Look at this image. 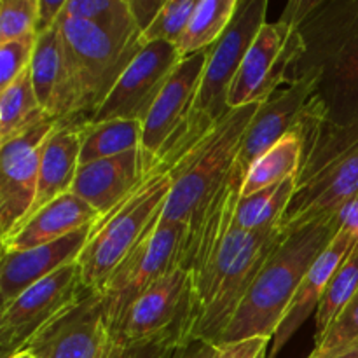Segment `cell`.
<instances>
[{
    "label": "cell",
    "mask_w": 358,
    "mask_h": 358,
    "mask_svg": "<svg viewBox=\"0 0 358 358\" xmlns=\"http://www.w3.org/2000/svg\"><path fill=\"white\" fill-rule=\"evenodd\" d=\"M217 346L210 345V343L196 339V341H189L182 345L177 350L173 358H213L215 357Z\"/></svg>",
    "instance_id": "cell-39"
},
{
    "label": "cell",
    "mask_w": 358,
    "mask_h": 358,
    "mask_svg": "<svg viewBox=\"0 0 358 358\" xmlns=\"http://www.w3.org/2000/svg\"><path fill=\"white\" fill-rule=\"evenodd\" d=\"M269 346H271V341L266 338L224 343V345L217 346L213 358H268Z\"/></svg>",
    "instance_id": "cell-36"
},
{
    "label": "cell",
    "mask_w": 358,
    "mask_h": 358,
    "mask_svg": "<svg viewBox=\"0 0 358 358\" xmlns=\"http://www.w3.org/2000/svg\"><path fill=\"white\" fill-rule=\"evenodd\" d=\"M114 338L103 301L90 292L83 301L42 329L24 350L35 358H108Z\"/></svg>",
    "instance_id": "cell-16"
},
{
    "label": "cell",
    "mask_w": 358,
    "mask_h": 358,
    "mask_svg": "<svg viewBox=\"0 0 358 358\" xmlns=\"http://www.w3.org/2000/svg\"><path fill=\"white\" fill-rule=\"evenodd\" d=\"M297 135L303 140V159L296 192L280 222L282 234L338 215L358 196V121L332 124L315 100Z\"/></svg>",
    "instance_id": "cell-3"
},
{
    "label": "cell",
    "mask_w": 358,
    "mask_h": 358,
    "mask_svg": "<svg viewBox=\"0 0 358 358\" xmlns=\"http://www.w3.org/2000/svg\"><path fill=\"white\" fill-rule=\"evenodd\" d=\"M303 51L299 28L278 20L259 30L229 93V108L262 103L290 83V72Z\"/></svg>",
    "instance_id": "cell-12"
},
{
    "label": "cell",
    "mask_w": 358,
    "mask_h": 358,
    "mask_svg": "<svg viewBox=\"0 0 358 358\" xmlns=\"http://www.w3.org/2000/svg\"><path fill=\"white\" fill-rule=\"evenodd\" d=\"M152 171L140 147L121 156L79 166L70 192L79 196L91 208L105 217L122 199L128 198Z\"/></svg>",
    "instance_id": "cell-20"
},
{
    "label": "cell",
    "mask_w": 358,
    "mask_h": 358,
    "mask_svg": "<svg viewBox=\"0 0 358 358\" xmlns=\"http://www.w3.org/2000/svg\"><path fill=\"white\" fill-rule=\"evenodd\" d=\"M358 292V241L353 250L346 255L343 264L334 273L329 282L322 303L317 310V324H315V339L320 338L339 317L343 310L348 306L350 301Z\"/></svg>",
    "instance_id": "cell-30"
},
{
    "label": "cell",
    "mask_w": 358,
    "mask_h": 358,
    "mask_svg": "<svg viewBox=\"0 0 358 358\" xmlns=\"http://www.w3.org/2000/svg\"><path fill=\"white\" fill-rule=\"evenodd\" d=\"M35 94L30 69L0 91V145L48 121Z\"/></svg>",
    "instance_id": "cell-24"
},
{
    "label": "cell",
    "mask_w": 358,
    "mask_h": 358,
    "mask_svg": "<svg viewBox=\"0 0 358 358\" xmlns=\"http://www.w3.org/2000/svg\"><path fill=\"white\" fill-rule=\"evenodd\" d=\"M63 16L86 21L121 37L142 34L136 28L128 0H66Z\"/></svg>",
    "instance_id": "cell-29"
},
{
    "label": "cell",
    "mask_w": 358,
    "mask_h": 358,
    "mask_svg": "<svg viewBox=\"0 0 358 358\" xmlns=\"http://www.w3.org/2000/svg\"><path fill=\"white\" fill-rule=\"evenodd\" d=\"M296 178L259 191L248 198H240L234 210V220L245 231H266L280 227L283 215L296 192Z\"/></svg>",
    "instance_id": "cell-27"
},
{
    "label": "cell",
    "mask_w": 358,
    "mask_h": 358,
    "mask_svg": "<svg viewBox=\"0 0 358 358\" xmlns=\"http://www.w3.org/2000/svg\"><path fill=\"white\" fill-rule=\"evenodd\" d=\"M77 262L58 269L28 287L7 306L0 308V357L21 352L31 339L90 294Z\"/></svg>",
    "instance_id": "cell-11"
},
{
    "label": "cell",
    "mask_w": 358,
    "mask_h": 358,
    "mask_svg": "<svg viewBox=\"0 0 358 358\" xmlns=\"http://www.w3.org/2000/svg\"><path fill=\"white\" fill-rule=\"evenodd\" d=\"M301 159H303V140L297 133H290L252 164L243 178L240 198H248L255 192L282 184L287 178L297 177Z\"/></svg>",
    "instance_id": "cell-25"
},
{
    "label": "cell",
    "mask_w": 358,
    "mask_h": 358,
    "mask_svg": "<svg viewBox=\"0 0 358 358\" xmlns=\"http://www.w3.org/2000/svg\"><path fill=\"white\" fill-rule=\"evenodd\" d=\"M56 124L48 119L0 145V238L13 233L34 205L42 147Z\"/></svg>",
    "instance_id": "cell-15"
},
{
    "label": "cell",
    "mask_w": 358,
    "mask_h": 358,
    "mask_svg": "<svg viewBox=\"0 0 358 358\" xmlns=\"http://www.w3.org/2000/svg\"><path fill=\"white\" fill-rule=\"evenodd\" d=\"M245 175L233 166L229 177L191 226L184 268L191 280L184 345H220L241 301L283 234L280 227L245 231L234 220Z\"/></svg>",
    "instance_id": "cell-1"
},
{
    "label": "cell",
    "mask_w": 358,
    "mask_h": 358,
    "mask_svg": "<svg viewBox=\"0 0 358 358\" xmlns=\"http://www.w3.org/2000/svg\"><path fill=\"white\" fill-rule=\"evenodd\" d=\"M358 345V292L348 306L332 322L331 327L315 339V350L310 358H334Z\"/></svg>",
    "instance_id": "cell-31"
},
{
    "label": "cell",
    "mask_w": 358,
    "mask_h": 358,
    "mask_svg": "<svg viewBox=\"0 0 358 358\" xmlns=\"http://www.w3.org/2000/svg\"><path fill=\"white\" fill-rule=\"evenodd\" d=\"M65 3L66 0H38V17L35 34L41 35L55 28L58 24L59 17H62Z\"/></svg>",
    "instance_id": "cell-38"
},
{
    "label": "cell",
    "mask_w": 358,
    "mask_h": 358,
    "mask_svg": "<svg viewBox=\"0 0 358 358\" xmlns=\"http://www.w3.org/2000/svg\"><path fill=\"white\" fill-rule=\"evenodd\" d=\"M208 55L210 48L180 59L143 121L142 150L150 170L159 164L175 168L182 161V143Z\"/></svg>",
    "instance_id": "cell-10"
},
{
    "label": "cell",
    "mask_w": 358,
    "mask_h": 358,
    "mask_svg": "<svg viewBox=\"0 0 358 358\" xmlns=\"http://www.w3.org/2000/svg\"><path fill=\"white\" fill-rule=\"evenodd\" d=\"M180 59L182 55L175 44H143L103 103L87 121L98 124L114 119H129L143 124Z\"/></svg>",
    "instance_id": "cell-13"
},
{
    "label": "cell",
    "mask_w": 358,
    "mask_h": 358,
    "mask_svg": "<svg viewBox=\"0 0 358 358\" xmlns=\"http://www.w3.org/2000/svg\"><path fill=\"white\" fill-rule=\"evenodd\" d=\"M9 358H35L34 353L28 352V350H21V352L14 353V355H10Z\"/></svg>",
    "instance_id": "cell-41"
},
{
    "label": "cell",
    "mask_w": 358,
    "mask_h": 358,
    "mask_svg": "<svg viewBox=\"0 0 358 358\" xmlns=\"http://www.w3.org/2000/svg\"><path fill=\"white\" fill-rule=\"evenodd\" d=\"M191 227L187 224L156 226L143 236L135 250L119 264L98 294L103 301L112 338L117 334L129 306L145 294L157 280L184 264Z\"/></svg>",
    "instance_id": "cell-9"
},
{
    "label": "cell",
    "mask_w": 358,
    "mask_h": 358,
    "mask_svg": "<svg viewBox=\"0 0 358 358\" xmlns=\"http://www.w3.org/2000/svg\"><path fill=\"white\" fill-rule=\"evenodd\" d=\"M30 72L37 100L48 117L56 121L84 117L79 87L58 24L37 35Z\"/></svg>",
    "instance_id": "cell-18"
},
{
    "label": "cell",
    "mask_w": 358,
    "mask_h": 358,
    "mask_svg": "<svg viewBox=\"0 0 358 358\" xmlns=\"http://www.w3.org/2000/svg\"><path fill=\"white\" fill-rule=\"evenodd\" d=\"M84 122H86V117L58 121L55 129L45 138L41 156L37 194H35V201L27 219L55 201L56 198L72 191L77 171H79Z\"/></svg>",
    "instance_id": "cell-23"
},
{
    "label": "cell",
    "mask_w": 358,
    "mask_h": 358,
    "mask_svg": "<svg viewBox=\"0 0 358 358\" xmlns=\"http://www.w3.org/2000/svg\"><path fill=\"white\" fill-rule=\"evenodd\" d=\"M315 100L313 76H303L294 83L280 87L266 101L259 103L252 117L240 152L236 157L238 171L247 175L252 164L264 156L271 147L290 133H297L299 126L310 114Z\"/></svg>",
    "instance_id": "cell-17"
},
{
    "label": "cell",
    "mask_w": 358,
    "mask_h": 358,
    "mask_svg": "<svg viewBox=\"0 0 358 358\" xmlns=\"http://www.w3.org/2000/svg\"><path fill=\"white\" fill-rule=\"evenodd\" d=\"M196 3V0H166L152 24L142 34L143 44L168 42L178 45L187 30Z\"/></svg>",
    "instance_id": "cell-32"
},
{
    "label": "cell",
    "mask_w": 358,
    "mask_h": 358,
    "mask_svg": "<svg viewBox=\"0 0 358 358\" xmlns=\"http://www.w3.org/2000/svg\"><path fill=\"white\" fill-rule=\"evenodd\" d=\"M339 227L338 215H332L283 234L241 301L220 345L252 338L273 341L301 282L318 255L334 240Z\"/></svg>",
    "instance_id": "cell-4"
},
{
    "label": "cell",
    "mask_w": 358,
    "mask_h": 358,
    "mask_svg": "<svg viewBox=\"0 0 358 358\" xmlns=\"http://www.w3.org/2000/svg\"><path fill=\"white\" fill-rule=\"evenodd\" d=\"M35 45H37V34H28L0 44V91L6 90L30 69Z\"/></svg>",
    "instance_id": "cell-34"
},
{
    "label": "cell",
    "mask_w": 358,
    "mask_h": 358,
    "mask_svg": "<svg viewBox=\"0 0 358 358\" xmlns=\"http://www.w3.org/2000/svg\"><path fill=\"white\" fill-rule=\"evenodd\" d=\"M142 147V122L114 119L93 124L86 119L83 128L79 166L107 157L121 156Z\"/></svg>",
    "instance_id": "cell-26"
},
{
    "label": "cell",
    "mask_w": 358,
    "mask_h": 358,
    "mask_svg": "<svg viewBox=\"0 0 358 358\" xmlns=\"http://www.w3.org/2000/svg\"><path fill=\"white\" fill-rule=\"evenodd\" d=\"M189 297V271L184 266H178L129 306L114 336V345H133L154 339H177L184 345Z\"/></svg>",
    "instance_id": "cell-14"
},
{
    "label": "cell",
    "mask_w": 358,
    "mask_h": 358,
    "mask_svg": "<svg viewBox=\"0 0 358 358\" xmlns=\"http://www.w3.org/2000/svg\"><path fill=\"white\" fill-rule=\"evenodd\" d=\"M173 187V166L159 164L128 198L93 226L77 264L83 283L100 292L112 273L156 226Z\"/></svg>",
    "instance_id": "cell-5"
},
{
    "label": "cell",
    "mask_w": 358,
    "mask_h": 358,
    "mask_svg": "<svg viewBox=\"0 0 358 358\" xmlns=\"http://www.w3.org/2000/svg\"><path fill=\"white\" fill-rule=\"evenodd\" d=\"M238 2L240 0H199L177 45L182 58L212 48L233 21Z\"/></svg>",
    "instance_id": "cell-28"
},
{
    "label": "cell",
    "mask_w": 358,
    "mask_h": 358,
    "mask_svg": "<svg viewBox=\"0 0 358 358\" xmlns=\"http://www.w3.org/2000/svg\"><path fill=\"white\" fill-rule=\"evenodd\" d=\"M58 27L79 87L80 110L90 119L143 48L142 34L121 37L63 14Z\"/></svg>",
    "instance_id": "cell-8"
},
{
    "label": "cell",
    "mask_w": 358,
    "mask_h": 358,
    "mask_svg": "<svg viewBox=\"0 0 358 358\" xmlns=\"http://www.w3.org/2000/svg\"><path fill=\"white\" fill-rule=\"evenodd\" d=\"M257 108L259 103L233 108L217 128L173 168V187L159 222L187 224L191 227L198 220L210 199L229 177L245 131Z\"/></svg>",
    "instance_id": "cell-6"
},
{
    "label": "cell",
    "mask_w": 358,
    "mask_h": 358,
    "mask_svg": "<svg viewBox=\"0 0 358 358\" xmlns=\"http://www.w3.org/2000/svg\"><path fill=\"white\" fill-rule=\"evenodd\" d=\"M38 0H0V44L35 34Z\"/></svg>",
    "instance_id": "cell-33"
},
{
    "label": "cell",
    "mask_w": 358,
    "mask_h": 358,
    "mask_svg": "<svg viewBox=\"0 0 358 358\" xmlns=\"http://www.w3.org/2000/svg\"><path fill=\"white\" fill-rule=\"evenodd\" d=\"M297 28L303 51L290 83L313 76L315 100L325 121L338 126L358 121V0H317Z\"/></svg>",
    "instance_id": "cell-2"
},
{
    "label": "cell",
    "mask_w": 358,
    "mask_h": 358,
    "mask_svg": "<svg viewBox=\"0 0 358 358\" xmlns=\"http://www.w3.org/2000/svg\"><path fill=\"white\" fill-rule=\"evenodd\" d=\"M358 241V234L353 231L339 227L338 234L334 240L327 245L324 252L317 257L310 271L301 282L285 317L280 322L278 329L275 332L271 346H269L268 358H276L280 352L285 348L287 343L294 338L297 331L304 325L311 313H317L318 306L322 303L325 290H327L329 282L332 280L334 273L338 271L339 266L346 259V255L353 250L355 243Z\"/></svg>",
    "instance_id": "cell-21"
},
{
    "label": "cell",
    "mask_w": 358,
    "mask_h": 358,
    "mask_svg": "<svg viewBox=\"0 0 358 358\" xmlns=\"http://www.w3.org/2000/svg\"><path fill=\"white\" fill-rule=\"evenodd\" d=\"M182 343L177 339H154V341L114 345L108 358H173Z\"/></svg>",
    "instance_id": "cell-35"
},
{
    "label": "cell",
    "mask_w": 358,
    "mask_h": 358,
    "mask_svg": "<svg viewBox=\"0 0 358 358\" xmlns=\"http://www.w3.org/2000/svg\"><path fill=\"white\" fill-rule=\"evenodd\" d=\"M101 215L73 192L59 196L2 238V252H21L52 243L100 222Z\"/></svg>",
    "instance_id": "cell-22"
},
{
    "label": "cell",
    "mask_w": 358,
    "mask_h": 358,
    "mask_svg": "<svg viewBox=\"0 0 358 358\" xmlns=\"http://www.w3.org/2000/svg\"><path fill=\"white\" fill-rule=\"evenodd\" d=\"M93 226L76 231L52 243L21 252H2L0 261V308L7 306L28 287L48 278L58 269L77 262Z\"/></svg>",
    "instance_id": "cell-19"
},
{
    "label": "cell",
    "mask_w": 358,
    "mask_h": 358,
    "mask_svg": "<svg viewBox=\"0 0 358 358\" xmlns=\"http://www.w3.org/2000/svg\"><path fill=\"white\" fill-rule=\"evenodd\" d=\"M164 2H166V0H128L133 20H135L136 28H138L142 34L152 24V21L156 20L159 10L163 9Z\"/></svg>",
    "instance_id": "cell-37"
},
{
    "label": "cell",
    "mask_w": 358,
    "mask_h": 358,
    "mask_svg": "<svg viewBox=\"0 0 358 358\" xmlns=\"http://www.w3.org/2000/svg\"><path fill=\"white\" fill-rule=\"evenodd\" d=\"M268 0H240L233 21L210 48L182 143V159L229 114V93L241 63L266 23Z\"/></svg>",
    "instance_id": "cell-7"
},
{
    "label": "cell",
    "mask_w": 358,
    "mask_h": 358,
    "mask_svg": "<svg viewBox=\"0 0 358 358\" xmlns=\"http://www.w3.org/2000/svg\"><path fill=\"white\" fill-rule=\"evenodd\" d=\"M334 358H358V345L355 346V348L348 350V352L341 353V355H338V357H334Z\"/></svg>",
    "instance_id": "cell-40"
}]
</instances>
